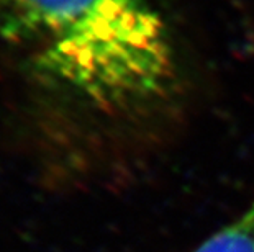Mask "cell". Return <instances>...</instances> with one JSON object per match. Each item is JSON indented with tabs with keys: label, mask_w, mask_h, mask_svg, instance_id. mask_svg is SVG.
Masks as SVG:
<instances>
[{
	"label": "cell",
	"mask_w": 254,
	"mask_h": 252,
	"mask_svg": "<svg viewBox=\"0 0 254 252\" xmlns=\"http://www.w3.org/2000/svg\"><path fill=\"white\" fill-rule=\"evenodd\" d=\"M0 38L38 87L100 113L153 103L176 80L153 0H0Z\"/></svg>",
	"instance_id": "cell-1"
},
{
	"label": "cell",
	"mask_w": 254,
	"mask_h": 252,
	"mask_svg": "<svg viewBox=\"0 0 254 252\" xmlns=\"http://www.w3.org/2000/svg\"><path fill=\"white\" fill-rule=\"evenodd\" d=\"M192 252H254V197L245 210Z\"/></svg>",
	"instance_id": "cell-2"
}]
</instances>
